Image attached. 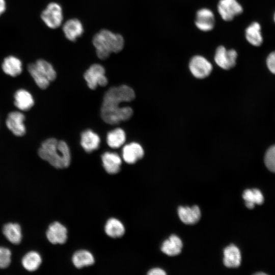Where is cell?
Instances as JSON below:
<instances>
[{
  "label": "cell",
  "mask_w": 275,
  "mask_h": 275,
  "mask_svg": "<svg viewBox=\"0 0 275 275\" xmlns=\"http://www.w3.org/2000/svg\"><path fill=\"white\" fill-rule=\"evenodd\" d=\"M135 98L133 90L127 85L109 88L105 93L101 108V116L106 123L115 125L129 120L133 114L129 106L120 107L123 102H130Z\"/></svg>",
  "instance_id": "cell-1"
},
{
  "label": "cell",
  "mask_w": 275,
  "mask_h": 275,
  "mask_svg": "<svg viewBox=\"0 0 275 275\" xmlns=\"http://www.w3.org/2000/svg\"><path fill=\"white\" fill-rule=\"evenodd\" d=\"M41 158L57 169L67 168L71 161L68 146L63 141L49 138L43 141L38 150Z\"/></svg>",
  "instance_id": "cell-2"
},
{
  "label": "cell",
  "mask_w": 275,
  "mask_h": 275,
  "mask_svg": "<svg viewBox=\"0 0 275 275\" xmlns=\"http://www.w3.org/2000/svg\"><path fill=\"white\" fill-rule=\"evenodd\" d=\"M92 43L97 57L104 60L112 53L121 51L124 47V40L120 34L103 29L94 36Z\"/></svg>",
  "instance_id": "cell-3"
},
{
  "label": "cell",
  "mask_w": 275,
  "mask_h": 275,
  "mask_svg": "<svg viewBox=\"0 0 275 275\" xmlns=\"http://www.w3.org/2000/svg\"><path fill=\"white\" fill-rule=\"evenodd\" d=\"M40 17L48 28L57 29L61 25L63 19L62 7L57 3H49L42 11Z\"/></svg>",
  "instance_id": "cell-4"
},
{
  "label": "cell",
  "mask_w": 275,
  "mask_h": 275,
  "mask_svg": "<svg viewBox=\"0 0 275 275\" xmlns=\"http://www.w3.org/2000/svg\"><path fill=\"white\" fill-rule=\"evenodd\" d=\"M105 73V69L102 65L94 64L86 71L84 77L89 88L94 90L98 85L104 87L107 84Z\"/></svg>",
  "instance_id": "cell-5"
},
{
  "label": "cell",
  "mask_w": 275,
  "mask_h": 275,
  "mask_svg": "<svg viewBox=\"0 0 275 275\" xmlns=\"http://www.w3.org/2000/svg\"><path fill=\"white\" fill-rule=\"evenodd\" d=\"M189 69L192 75L198 79L208 77L212 71V65L205 58L202 56H195L189 62Z\"/></svg>",
  "instance_id": "cell-6"
},
{
  "label": "cell",
  "mask_w": 275,
  "mask_h": 275,
  "mask_svg": "<svg viewBox=\"0 0 275 275\" xmlns=\"http://www.w3.org/2000/svg\"><path fill=\"white\" fill-rule=\"evenodd\" d=\"M237 58V53L235 50L227 49L224 46H219L215 50L214 60L222 69L229 70L236 65Z\"/></svg>",
  "instance_id": "cell-7"
},
{
  "label": "cell",
  "mask_w": 275,
  "mask_h": 275,
  "mask_svg": "<svg viewBox=\"0 0 275 275\" xmlns=\"http://www.w3.org/2000/svg\"><path fill=\"white\" fill-rule=\"evenodd\" d=\"M217 10L222 19L228 21L241 14L243 8L236 0H220Z\"/></svg>",
  "instance_id": "cell-8"
},
{
  "label": "cell",
  "mask_w": 275,
  "mask_h": 275,
  "mask_svg": "<svg viewBox=\"0 0 275 275\" xmlns=\"http://www.w3.org/2000/svg\"><path fill=\"white\" fill-rule=\"evenodd\" d=\"M24 120L25 116L23 113L18 111L11 112L7 116L6 126L15 136H22L26 132Z\"/></svg>",
  "instance_id": "cell-9"
},
{
  "label": "cell",
  "mask_w": 275,
  "mask_h": 275,
  "mask_svg": "<svg viewBox=\"0 0 275 275\" xmlns=\"http://www.w3.org/2000/svg\"><path fill=\"white\" fill-rule=\"evenodd\" d=\"M195 24L202 31L212 30L215 24V18L212 11L207 8L199 10L196 13Z\"/></svg>",
  "instance_id": "cell-10"
},
{
  "label": "cell",
  "mask_w": 275,
  "mask_h": 275,
  "mask_svg": "<svg viewBox=\"0 0 275 275\" xmlns=\"http://www.w3.org/2000/svg\"><path fill=\"white\" fill-rule=\"evenodd\" d=\"M46 237L52 244H63L67 239V230L62 224L55 222L49 225Z\"/></svg>",
  "instance_id": "cell-11"
},
{
  "label": "cell",
  "mask_w": 275,
  "mask_h": 275,
  "mask_svg": "<svg viewBox=\"0 0 275 275\" xmlns=\"http://www.w3.org/2000/svg\"><path fill=\"white\" fill-rule=\"evenodd\" d=\"M177 213L180 219L186 225H193L200 220L201 213L197 205L189 206H179Z\"/></svg>",
  "instance_id": "cell-12"
},
{
  "label": "cell",
  "mask_w": 275,
  "mask_h": 275,
  "mask_svg": "<svg viewBox=\"0 0 275 275\" xmlns=\"http://www.w3.org/2000/svg\"><path fill=\"white\" fill-rule=\"evenodd\" d=\"M122 155L126 162L133 164L143 157L144 151L140 144L132 142L123 147Z\"/></svg>",
  "instance_id": "cell-13"
},
{
  "label": "cell",
  "mask_w": 275,
  "mask_h": 275,
  "mask_svg": "<svg viewBox=\"0 0 275 275\" xmlns=\"http://www.w3.org/2000/svg\"><path fill=\"white\" fill-rule=\"evenodd\" d=\"M82 23L76 18L66 21L63 25V31L66 38L72 42L77 40L84 33Z\"/></svg>",
  "instance_id": "cell-14"
},
{
  "label": "cell",
  "mask_w": 275,
  "mask_h": 275,
  "mask_svg": "<svg viewBox=\"0 0 275 275\" xmlns=\"http://www.w3.org/2000/svg\"><path fill=\"white\" fill-rule=\"evenodd\" d=\"M2 69L7 75L16 77L19 75L22 71V63L18 57L9 55L4 59Z\"/></svg>",
  "instance_id": "cell-15"
},
{
  "label": "cell",
  "mask_w": 275,
  "mask_h": 275,
  "mask_svg": "<svg viewBox=\"0 0 275 275\" xmlns=\"http://www.w3.org/2000/svg\"><path fill=\"white\" fill-rule=\"evenodd\" d=\"M241 253L237 246L231 244L224 250L223 263L228 268H236L241 263Z\"/></svg>",
  "instance_id": "cell-16"
},
{
  "label": "cell",
  "mask_w": 275,
  "mask_h": 275,
  "mask_svg": "<svg viewBox=\"0 0 275 275\" xmlns=\"http://www.w3.org/2000/svg\"><path fill=\"white\" fill-rule=\"evenodd\" d=\"M103 167L110 174H115L120 170L122 160L119 155L114 152H106L101 156Z\"/></svg>",
  "instance_id": "cell-17"
},
{
  "label": "cell",
  "mask_w": 275,
  "mask_h": 275,
  "mask_svg": "<svg viewBox=\"0 0 275 275\" xmlns=\"http://www.w3.org/2000/svg\"><path fill=\"white\" fill-rule=\"evenodd\" d=\"M14 98L15 106L22 111L30 109L34 104V100L32 94L25 89L17 90L14 94Z\"/></svg>",
  "instance_id": "cell-18"
},
{
  "label": "cell",
  "mask_w": 275,
  "mask_h": 275,
  "mask_svg": "<svg viewBox=\"0 0 275 275\" xmlns=\"http://www.w3.org/2000/svg\"><path fill=\"white\" fill-rule=\"evenodd\" d=\"M182 247L181 239L176 235L172 234L163 242L161 251L168 256H174L181 252Z\"/></svg>",
  "instance_id": "cell-19"
},
{
  "label": "cell",
  "mask_w": 275,
  "mask_h": 275,
  "mask_svg": "<svg viewBox=\"0 0 275 275\" xmlns=\"http://www.w3.org/2000/svg\"><path fill=\"white\" fill-rule=\"evenodd\" d=\"M100 142V139L98 135L90 129L85 130L81 134V146L88 153L97 149Z\"/></svg>",
  "instance_id": "cell-20"
},
{
  "label": "cell",
  "mask_w": 275,
  "mask_h": 275,
  "mask_svg": "<svg viewBox=\"0 0 275 275\" xmlns=\"http://www.w3.org/2000/svg\"><path fill=\"white\" fill-rule=\"evenodd\" d=\"M245 38L247 41L255 46H260L263 42L261 26L259 23H251L245 30Z\"/></svg>",
  "instance_id": "cell-21"
},
{
  "label": "cell",
  "mask_w": 275,
  "mask_h": 275,
  "mask_svg": "<svg viewBox=\"0 0 275 275\" xmlns=\"http://www.w3.org/2000/svg\"><path fill=\"white\" fill-rule=\"evenodd\" d=\"M242 198L245 206L249 209H253L255 204L260 205L264 202V197L258 189H247L244 190Z\"/></svg>",
  "instance_id": "cell-22"
},
{
  "label": "cell",
  "mask_w": 275,
  "mask_h": 275,
  "mask_svg": "<svg viewBox=\"0 0 275 275\" xmlns=\"http://www.w3.org/2000/svg\"><path fill=\"white\" fill-rule=\"evenodd\" d=\"M72 262L77 268L92 265L94 263L93 255L87 250H79L72 257Z\"/></svg>",
  "instance_id": "cell-23"
},
{
  "label": "cell",
  "mask_w": 275,
  "mask_h": 275,
  "mask_svg": "<svg viewBox=\"0 0 275 275\" xmlns=\"http://www.w3.org/2000/svg\"><path fill=\"white\" fill-rule=\"evenodd\" d=\"M3 233L6 238L11 243L18 244L22 238L20 226L16 223H8L3 228Z\"/></svg>",
  "instance_id": "cell-24"
},
{
  "label": "cell",
  "mask_w": 275,
  "mask_h": 275,
  "mask_svg": "<svg viewBox=\"0 0 275 275\" xmlns=\"http://www.w3.org/2000/svg\"><path fill=\"white\" fill-rule=\"evenodd\" d=\"M105 232L111 237H120L125 233V228L119 220L115 218H111L107 221L105 224Z\"/></svg>",
  "instance_id": "cell-25"
},
{
  "label": "cell",
  "mask_w": 275,
  "mask_h": 275,
  "mask_svg": "<svg viewBox=\"0 0 275 275\" xmlns=\"http://www.w3.org/2000/svg\"><path fill=\"white\" fill-rule=\"evenodd\" d=\"M125 140V133L120 128H117L108 132L106 136L107 143L112 148H119L124 143Z\"/></svg>",
  "instance_id": "cell-26"
},
{
  "label": "cell",
  "mask_w": 275,
  "mask_h": 275,
  "mask_svg": "<svg viewBox=\"0 0 275 275\" xmlns=\"http://www.w3.org/2000/svg\"><path fill=\"white\" fill-rule=\"evenodd\" d=\"M42 262L39 254L35 251H31L26 254L22 259V264L28 271H33L38 269Z\"/></svg>",
  "instance_id": "cell-27"
},
{
  "label": "cell",
  "mask_w": 275,
  "mask_h": 275,
  "mask_svg": "<svg viewBox=\"0 0 275 275\" xmlns=\"http://www.w3.org/2000/svg\"><path fill=\"white\" fill-rule=\"evenodd\" d=\"M27 70L36 85L40 89H45L48 87L50 81L41 73L35 63L29 64Z\"/></svg>",
  "instance_id": "cell-28"
},
{
  "label": "cell",
  "mask_w": 275,
  "mask_h": 275,
  "mask_svg": "<svg viewBox=\"0 0 275 275\" xmlns=\"http://www.w3.org/2000/svg\"><path fill=\"white\" fill-rule=\"evenodd\" d=\"M41 73L49 81L54 80L57 77V73L52 65L48 61L40 59L35 63Z\"/></svg>",
  "instance_id": "cell-29"
},
{
  "label": "cell",
  "mask_w": 275,
  "mask_h": 275,
  "mask_svg": "<svg viewBox=\"0 0 275 275\" xmlns=\"http://www.w3.org/2000/svg\"><path fill=\"white\" fill-rule=\"evenodd\" d=\"M264 162L268 169L275 173V145L269 148L267 151Z\"/></svg>",
  "instance_id": "cell-30"
},
{
  "label": "cell",
  "mask_w": 275,
  "mask_h": 275,
  "mask_svg": "<svg viewBox=\"0 0 275 275\" xmlns=\"http://www.w3.org/2000/svg\"><path fill=\"white\" fill-rule=\"evenodd\" d=\"M11 251L7 248L0 247V268L7 267L11 263Z\"/></svg>",
  "instance_id": "cell-31"
},
{
  "label": "cell",
  "mask_w": 275,
  "mask_h": 275,
  "mask_svg": "<svg viewBox=\"0 0 275 275\" xmlns=\"http://www.w3.org/2000/svg\"><path fill=\"white\" fill-rule=\"evenodd\" d=\"M266 64L269 70L275 74V51L271 52L266 59Z\"/></svg>",
  "instance_id": "cell-32"
},
{
  "label": "cell",
  "mask_w": 275,
  "mask_h": 275,
  "mask_svg": "<svg viewBox=\"0 0 275 275\" xmlns=\"http://www.w3.org/2000/svg\"><path fill=\"white\" fill-rule=\"evenodd\" d=\"M149 275H165L166 272L165 271L160 268H154L150 269L148 272Z\"/></svg>",
  "instance_id": "cell-33"
},
{
  "label": "cell",
  "mask_w": 275,
  "mask_h": 275,
  "mask_svg": "<svg viewBox=\"0 0 275 275\" xmlns=\"http://www.w3.org/2000/svg\"><path fill=\"white\" fill-rule=\"evenodd\" d=\"M7 9V4L6 0H0V16L3 15Z\"/></svg>",
  "instance_id": "cell-34"
},
{
  "label": "cell",
  "mask_w": 275,
  "mask_h": 275,
  "mask_svg": "<svg viewBox=\"0 0 275 275\" xmlns=\"http://www.w3.org/2000/svg\"><path fill=\"white\" fill-rule=\"evenodd\" d=\"M274 20L275 21V13H274Z\"/></svg>",
  "instance_id": "cell-35"
}]
</instances>
